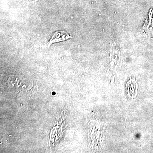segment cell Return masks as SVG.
<instances>
[{
  "label": "cell",
  "instance_id": "obj_1",
  "mask_svg": "<svg viewBox=\"0 0 153 153\" xmlns=\"http://www.w3.org/2000/svg\"><path fill=\"white\" fill-rule=\"evenodd\" d=\"M71 38V36H69V34L66 31H59L55 32L53 33L52 37L49 40L48 44V47L54 43L66 41L68 38Z\"/></svg>",
  "mask_w": 153,
  "mask_h": 153
},
{
  "label": "cell",
  "instance_id": "obj_2",
  "mask_svg": "<svg viewBox=\"0 0 153 153\" xmlns=\"http://www.w3.org/2000/svg\"><path fill=\"white\" fill-rule=\"evenodd\" d=\"M38 1V0H30V2H34L36 1Z\"/></svg>",
  "mask_w": 153,
  "mask_h": 153
}]
</instances>
